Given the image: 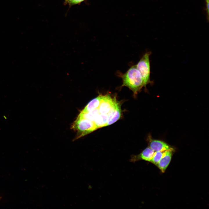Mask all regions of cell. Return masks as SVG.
<instances>
[{
	"mask_svg": "<svg viewBox=\"0 0 209 209\" xmlns=\"http://www.w3.org/2000/svg\"><path fill=\"white\" fill-rule=\"evenodd\" d=\"M99 113L98 109L97 108L92 111L83 113L80 112L78 117L93 121L97 115Z\"/></svg>",
	"mask_w": 209,
	"mask_h": 209,
	"instance_id": "8fae6325",
	"label": "cell"
},
{
	"mask_svg": "<svg viewBox=\"0 0 209 209\" xmlns=\"http://www.w3.org/2000/svg\"><path fill=\"white\" fill-rule=\"evenodd\" d=\"M71 128L77 132V136L75 140L89 134L97 129L93 121L78 117L73 123Z\"/></svg>",
	"mask_w": 209,
	"mask_h": 209,
	"instance_id": "7a4b0ae2",
	"label": "cell"
},
{
	"mask_svg": "<svg viewBox=\"0 0 209 209\" xmlns=\"http://www.w3.org/2000/svg\"><path fill=\"white\" fill-rule=\"evenodd\" d=\"M206 1V3H209V0H205Z\"/></svg>",
	"mask_w": 209,
	"mask_h": 209,
	"instance_id": "5bb4252c",
	"label": "cell"
},
{
	"mask_svg": "<svg viewBox=\"0 0 209 209\" xmlns=\"http://www.w3.org/2000/svg\"><path fill=\"white\" fill-rule=\"evenodd\" d=\"M151 54L150 52H146L136 65L137 69L141 75L145 87L147 84L151 83L150 79L149 61V56Z\"/></svg>",
	"mask_w": 209,
	"mask_h": 209,
	"instance_id": "3957f363",
	"label": "cell"
},
{
	"mask_svg": "<svg viewBox=\"0 0 209 209\" xmlns=\"http://www.w3.org/2000/svg\"><path fill=\"white\" fill-rule=\"evenodd\" d=\"M164 151L155 152L150 162L157 165L159 161L163 156Z\"/></svg>",
	"mask_w": 209,
	"mask_h": 209,
	"instance_id": "7c38bea8",
	"label": "cell"
},
{
	"mask_svg": "<svg viewBox=\"0 0 209 209\" xmlns=\"http://www.w3.org/2000/svg\"><path fill=\"white\" fill-rule=\"evenodd\" d=\"M154 152L149 147H147L139 154L132 156L130 161L134 162L139 160H143L150 162Z\"/></svg>",
	"mask_w": 209,
	"mask_h": 209,
	"instance_id": "5b68a950",
	"label": "cell"
},
{
	"mask_svg": "<svg viewBox=\"0 0 209 209\" xmlns=\"http://www.w3.org/2000/svg\"><path fill=\"white\" fill-rule=\"evenodd\" d=\"M108 116L106 114L99 113L93 121L97 129L106 126L108 121Z\"/></svg>",
	"mask_w": 209,
	"mask_h": 209,
	"instance_id": "30bf717a",
	"label": "cell"
},
{
	"mask_svg": "<svg viewBox=\"0 0 209 209\" xmlns=\"http://www.w3.org/2000/svg\"><path fill=\"white\" fill-rule=\"evenodd\" d=\"M173 150V149L164 151L163 156L157 165L162 172H165L170 162Z\"/></svg>",
	"mask_w": 209,
	"mask_h": 209,
	"instance_id": "52a82bcc",
	"label": "cell"
},
{
	"mask_svg": "<svg viewBox=\"0 0 209 209\" xmlns=\"http://www.w3.org/2000/svg\"><path fill=\"white\" fill-rule=\"evenodd\" d=\"M117 75L122 80L121 87H127L134 95H137L144 87L143 78L136 65L132 66L124 73L119 71L117 72Z\"/></svg>",
	"mask_w": 209,
	"mask_h": 209,
	"instance_id": "6da1fadb",
	"label": "cell"
},
{
	"mask_svg": "<svg viewBox=\"0 0 209 209\" xmlns=\"http://www.w3.org/2000/svg\"><path fill=\"white\" fill-rule=\"evenodd\" d=\"M102 95L100 94L92 100L81 112L83 113L89 112L98 108L101 100Z\"/></svg>",
	"mask_w": 209,
	"mask_h": 209,
	"instance_id": "9c48e42d",
	"label": "cell"
},
{
	"mask_svg": "<svg viewBox=\"0 0 209 209\" xmlns=\"http://www.w3.org/2000/svg\"><path fill=\"white\" fill-rule=\"evenodd\" d=\"M68 2L76 4L84 1V0H66Z\"/></svg>",
	"mask_w": 209,
	"mask_h": 209,
	"instance_id": "4fadbf2b",
	"label": "cell"
},
{
	"mask_svg": "<svg viewBox=\"0 0 209 209\" xmlns=\"http://www.w3.org/2000/svg\"><path fill=\"white\" fill-rule=\"evenodd\" d=\"M108 119L106 126L113 124L118 120L121 115L120 105L117 102L114 107L108 114Z\"/></svg>",
	"mask_w": 209,
	"mask_h": 209,
	"instance_id": "8992f818",
	"label": "cell"
},
{
	"mask_svg": "<svg viewBox=\"0 0 209 209\" xmlns=\"http://www.w3.org/2000/svg\"><path fill=\"white\" fill-rule=\"evenodd\" d=\"M149 147L154 152H163L173 149L166 143L160 140H150Z\"/></svg>",
	"mask_w": 209,
	"mask_h": 209,
	"instance_id": "ba28073f",
	"label": "cell"
},
{
	"mask_svg": "<svg viewBox=\"0 0 209 209\" xmlns=\"http://www.w3.org/2000/svg\"><path fill=\"white\" fill-rule=\"evenodd\" d=\"M117 102L115 97L113 98L108 94L102 95L98 108L99 113L108 115Z\"/></svg>",
	"mask_w": 209,
	"mask_h": 209,
	"instance_id": "277c9868",
	"label": "cell"
}]
</instances>
